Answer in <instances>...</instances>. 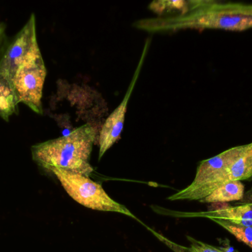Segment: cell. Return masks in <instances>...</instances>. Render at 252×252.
<instances>
[{"label": "cell", "instance_id": "1", "mask_svg": "<svg viewBox=\"0 0 252 252\" xmlns=\"http://www.w3.org/2000/svg\"><path fill=\"white\" fill-rule=\"evenodd\" d=\"M133 25L151 33L187 29L247 31L252 28V4L189 1V8L183 14L141 19Z\"/></svg>", "mask_w": 252, "mask_h": 252}, {"label": "cell", "instance_id": "3", "mask_svg": "<svg viewBox=\"0 0 252 252\" xmlns=\"http://www.w3.org/2000/svg\"><path fill=\"white\" fill-rule=\"evenodd\" d=\"M242 146H235L209 159L201 161L195 179L185 189L170 195L169 201H201L215 190L230 181L229 169L238 159L243 150Z\"/></svg>", "mask_w": 252, "mask_h": 252}, {"label": "cell", "instance_id": "13", "mask_svg": "<svg viewBox=\"0 0 252 252\" xmlns=\"http://www.w3.org/2000/svg\"><path fill=\"white\" fill-rule=\"evenodd\" d=\"M150 9L158 15L168 12L177 11L178 14H183L189 8V1H153L149 5Z\"/></svg>", "mask_w": 252, "mask_h": 252}, {"label": "cell", "instance_id": "5", "mask_svg": "<svg viewBox=\"0 0 252 252\" xmlns=\"http://www.w3.org/2000/svg\"><path fill=\"white\" fill-rule=\"evenodd\" d=\"M47 69L41 52L29 58L16 71L11 80L19 103L42 115V95Z\"/></svg>", "mask_w": 252, "mask_h": 252}, {"label": "cell", "instance_id": "12", "mask_svg": "<svg viewBox=\"0 0 252 252\" xmlns=\"http://www.w3.org/2000/svg\"><path fill=\"white\" fill-rule=\"evenodd\" d=\"M211 220L226 229L231 235L235 236L238 241L244 243L252 249V226H244L221 219H212Z\"/></svg>", "mask_w": 252, "mask_h": 252}, {"label": "cell", "instance_id": "8", "mask_svg": "<svg viewBox=\"0 0 252 252\" xmlns=\"http://www.w3.org/2000/svg\"><path fill=\"white\" fill-rule=\"evenodd\" d=\"M183 217H204L210 220L221 219L252 227V188L245 192L244 198L233 205L201 213H183Z\"/></svg>", "mask_w": 252, "mask_h": 252}, {"label": "cell", "instance_id": "11", "mask_svg": "<svg viewBox=\"0 0 252 252\" xmlns=\"http://www.w3.org/2000/svg\"><path fill=\"white\" fill-rule=\"evenodd\" d=\"M229 180L252 181V142L244 145L241 155L229 169Z\"/></svg>", "mask_w": 252, "mask_h": 252}, {"label": "cell", "instance_id": "4", "mask_svg": "<svg viewBox=\"0 0 252 252\" xmlns=\"http://www.w3.org/2000/svg\"><path fill=\"white\" fill-rule=\"evenodd\" d=\"M68 195L81 205L98 211L121 213L128 217H136L122 204L109 196L103 186L90 177L63 170H52Z\"/></svg>", "mask_w": 252, "mask_h": 252}, {"label": "cell", "instance_id": "6", "mask_svg": "<svg viewBox=\"0 0 252 252\" xmlns=\"http://www.w3.org/2000/svg\"><path fill=\"white\" fill-rule=\"evenodd\" d=\"M39 52L41 50L37 41L35 17L32 13L0 60V74L11 81L24 62Z\"/></svg>", "mask_w": 252, "mask_h": 252}, {"label": "cell", "instance_id": "10", "mask_svg": "<svg viewBox=\"0 0 252 252\" xmlns=\"http://www.w3.org/2000/svg\"><path fill=\"white\" fill-rule=\"evenodd\" d=\"M19 104L12 81L0 74V117L8 121L10 116L17 113Z\"/></svg>", "mask_w": 252, "mask_h": 252}, {"label": "cell", "instance_id": "2", "mask_svg": "<svg viewBox=\"0 0 252 252\" xmlns=\"http://www.w3.org/2000/svg\"><path fill=\"white\" fill-rule=\"evenodd\" d=\"M96 140V129L84 124L69 134L32 146V159L49 171L58 169L90 177L94 172L90 158Z\"/></svg>", "mask_w": 252, "mask_h": 252}, {"label": "cell", "instance_id": "9", "mask_svg": "<svg viewBox=\"0 0 252 252\" xmlns=\"http://www.w3.org/2000/svg\"><path fill=\"white\" fill-rule=\"evenodd\" d=\"M245 195V186L239 180H230L218 188L211 195L204 198L201 203L216 204V203L239 201Z\"/></svg>", "mask_w": 252, "mask_h": 252}, {"label": "cell", "instance_id": "7", "mask_svg": "<svg viewBox=\"0 0 252 252\" xmlns=\"http://www.w3.org/2000/svg\"><path fill=\"white\" fill-rule=\"evenodd\" d=\"M149 40L145 43L144 47L143 52L141 56L140 60L138 64L137 68L135 71L134 75L130 81V85L127 88L124 99H123L121 103L118 105V108L110 114L107 119L105 121L104 124L102 126L99 134V160L103 158L106 152L121 139V133L124 130V122H125L126 113L127 111V105H128L129 99L133 93V89L136 85V81L139 78L145 56H146L147 50L149 46Z\"/></svg>", "mask_w": 252, "mask_h": 252}, {"label": "cell", "instance_id": "14", "mask_svg": "<svg viewBox=\"0 0 252 252\" xmlns=\"http://www.w3.org/2000/svg\"><path fill=\"white\" fill-rule=\"evenodd\" d=\"M188 239L190 242V247L185 249L186 252H238L230 247H227V248L215 247L205 243L197 241L191 237H188Z\"/></svg>", "mask_w": 252, "mask_h": 252}, {"label": "cell", "instance_id": "15", "mask_svg": "<svg viewBox=\"0 0 252 252\" xmlns=\"http://www.w3.org/2000/svg\"><path fill=\"white\" fill-rule=\"evenodd\" d=\"M4 25L3 24H0V38H1V36L4 34Z\"/></svg>", "mask_w": 252, "mask_h": 252}]
</instances>
